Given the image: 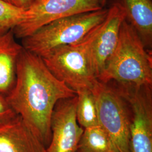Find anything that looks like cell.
Segmentation results:
<instances>
[{
    "instance_id": "d6986e66",
    "label": "cell",
    "mask_w": 152,
    "mask_h": 152,
    "mask_svg": "<svg viewBox=\"0 0 152 152\" xmlns=\"http://www.w3.org/2000/svg\"><path fill=\"white\" fill-rule=\"evenodd\" d=\"M80 152V151H78V150H77V152Z\"/></svg>"
},
{
    "instance_id": "3957f363",
    "label": "cell",
    "mask_w": 152,
    "mask_h": 152,
    "mask_svg": "<svg viewBox=\"0 0 152 152\" xmlns=\"http://www.w3.org/2000/svg\"><path fill=\"white\" fill-rule=\"evenodd\" d=\"M107 13L103 8L55 20L22 39V46L43 58L55 49L84 40L104 22Z\"/></svg>"
},
{
    "instance_id": "7a4b0ae2",
    "label": "cell",
    "mask_w": 152,
    "mask_h": 152,
    "mask_svg": "<svg viewBox=\"0 0 152 152\" xmlns=\"http://www.w3.org/2000/svg\"><path fill=\"white\" fill-rule=\"evenodd\" d=\"M98 80L152 86L151 53L126 19L121 26L117 46Z\"/></svg>"
},
{
    "instance_id": "9a60e30c",
    "label": "cell",
    "mask_w": 152,
    "mask_h": 152,
    "mask_svg": "<svg viewBox=\"0 0 152 152\" xmlns=\"http://www.w3.org/2000/svg\"><path fill=\"white\" fill-rule=\"evenodd\" d=\"M25 12L0 0V34L12 30L23 19Z\"/></svg>"
},
{
    "instance_id": "30bf717a",
    "label": "cell",
    "mask_w": 152,
    "mask_h": 152,
    "mask_svg": "<svg viewBox=\"0 0 152 152\" xmlns=\"http://www.w3.org/2000/svg\"><path fill=\"white\" fill-rule=\"evenodd\" d=\"M0 152H46V148L16 114L0 122Z\"/></svg>"
},
{
    "instance_id": "7c38bea8",
    "label": "cell",
    "mask_w": 152,
    "mask_h": 152,
    "mask_svg": "<svg viewBox=\"0 0 152 152\" xmlns=\"http://www.w3.org/2000/svg\"><path fill=\"white\" fill-rule=\"evenodd\" d=\"M126 20L134 28L146 48H152V0H121Z\"/></svg>"
},
{
    "instance_id": "ba28073f",
    "label": "cell",
    "mask_w": 152,
    "mask_h": 152,
    "mask_svg": "<svg viewBox=\"0 0 152 152\" xmlns=\"http://www.w3.org/2000/svg\"><path fill=\"white\" fill-rule=\"evenodd\" d=\"M77 95L59 100L51 120V138L46 152H76L83 132L76 118Z\"/></svg>"
},
{
    "instance_id": "277c9868",
    "label": "cell",
    "mask_w": 152,
    "mask_h": 152,
    "mask_svg": "<svg viewBox=\"0 0 152 152\" xmlns=\"http://www.w3.org/2000/svg\"><path fill=\"white\" fill-rule=\"evenodd\" d=\"M98 27L84 40L55 49L42 58L50 72L76 92L91 90L98 81L89 55L90 44Z\"/></svg>"
},
{
    "instance_id": "9c48e42d",
    "label": "cell",
    "mask_w": 152,
    "mask_h": 152,
    "mask_svg": "<svg viewBox=\"0 0 152 152\" xmlns=\"http://www.w3.org/2000/svg\"><path fill=\"white\" fill-rule=\"evenodd\" d=\"M126 14L121 0L114 1L108 9L104 22L98 27L89 46L92 69L97 78L116 48L121 26Z\"/></svg>"
},
{
    "instance_id": "8992f818",
    "label": "cell",
    "mask_w": 152,
    "mask_h": 152,
    "mask_svg": "<svg viewBox=\"0 0 152 152\" xmlns=\"http://www.w3.org/2000/svg\"><path fill=\"white\" fill-rule=\"evenodd\" d=\"M113 83L131 111L130 152H152V86Z\"/></svg>"
},
{
    "instance_id": "6da1fadb",
    "label": "cell",
    "mask_w": 152,
    "mask_h": 152,
    "mask_svg": "<svg viewBox=\"0 0 152 152\" xmlns=\"http://www.w3.org/2000/svg\"><path fill=\"white\" fill-rule=\"evenodd\" d=\"M77 93L58 80L42 59L23 49L16 69V81L6 100L46 148L51 138V120L55 105Z\"/></svg>"
},
{
    "instance_id": "e0dca14e",
    "label": "cell",
    "mask_w": 152,
    "mask_h": 152,
    "mask_svg": "<svg viewBox=\"0 0 152 152\" xmlns=\"http://www.w3.org/2000/svg\"><path fill=\"white\" fill-rule=\"evenodd\" d=\"M6 3L24 10H28L32 5L34 0H2Z\"/></svg>"
},
{
    "instance_id": "4fadbf2b",
    "label": "cell",
    "mask_w": 152,
    "mask_h": 152,
    "mask_svg": "<svg viewBox=\"0 0 152 152\" xmlns=\"http://www.w3.org/2000/svg\"><path fill=\"white\" fill-rule=\"evenodd\" d=\"M78 150L81 152H118L110 136L99 125L84 129Z\"/></svg>"
},
{
    "instance_id": "5b68a950",
    "label": "cell",
    "mask_w": 152,
    "mask_h": 152,
    "mask_svg": "<svg viewBox=\"0 0 152 152\" xmlns=\"http://www.w3.org/2000/svg\"><path fill=\"white\" fill-rule=\"evenodd\" d=\"M98 124L108 134L118 152H130L129 146L131 111L126 100L111 82L97 81L91 89Z\"/></svg>"
},
{
    "instance_id": "2e32d148",
    "label": "cell",
    "mask_w": 152,
    "mask_h": 152,
    "mask_svg": "<svg viewBox=\"0 0 152 152\" xmlns=\"http://www.w3.org/2000/svg\"><path fill=\"white\" fill-rule=\"evenodd\" d=\"M16 115L8 103L5 96L0 94V122L11 118Z\"/></svg>"
},
{
    "instance_id": "8fae6325",
    "label": "cell",
    "mask_w": 152,
    "mask_h": 152,
    "mask_svg": "<svg viewBox=\"0 0 152 152\" xmlns=\"http://www.w3.org/2000/svg\"><path fill=\"white\" fill-rule=\"evenodd\" d=\"M15 37L12 30L0 34V94L5 97L14 87L18 61L23 49Z\"/></svg>"
},
{
    "instance_id": "ac0fdd59",
    "label": "cell",
    "mask_w": 152,
    "mask_h": 152,
    "mask_svg": "<svg viewBox=\"0 0 152 152\" xmlns=\"http://www.w3.org/2000/svg\"><path fill=\"white\" fill-rule=\"evenodd\" d=\"M103 1L104 4L105 5V4H106V2H107V0H103Z\"/></svg>"
},
{
    "instance_id": "5bb4252c",
    "label": "cell",
    "mask_w": 152,
    "mask_h": 152,
    "mask_svg": "<svg viewBox=\"0 0 152 152\" xmlns=\"http://www.w3.org/2000/svg\"><path fill=\"white\" fill-rule=\"evenodd\" d=\"M76 118L78 124L86 129L99 125L96 102L91 90L77 91Z\"/></svg>"
},
{
    "instance_id": "52a82bcc",
    "label": "cell",
    "mask_w": 152,
    "mask_h": 152,
    "mask_svg": "<svg viewBox=\"0 0 152 152\" xmlns=\"http://www.w3.org/2000/svg\"><path fill=\"white\" fill-rule=\"evenodd\" d=\"M103 0H34L23 19L12 29L16 38H26L55 20L103 9Z\"/></svg>"
}]
</instances>
